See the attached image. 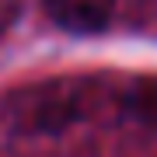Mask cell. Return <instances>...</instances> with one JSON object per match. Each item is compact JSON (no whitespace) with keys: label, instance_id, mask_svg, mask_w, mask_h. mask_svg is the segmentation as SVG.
<instances>
[{"label":"cell","instance_id":"obj_1","mask_svg":"<svg viewBox=\"0 0 157 157\" xmlns=\"http://www.w3.org/2000/svg\"><path fill=\"white\" fill-rule=\"evenodd\" d=\"M112 7L115 0H45V11L49 17L67 32H101L108 21H112Z\"/></svg>","mask_w":157,"mask_h":157}]
</instances>
